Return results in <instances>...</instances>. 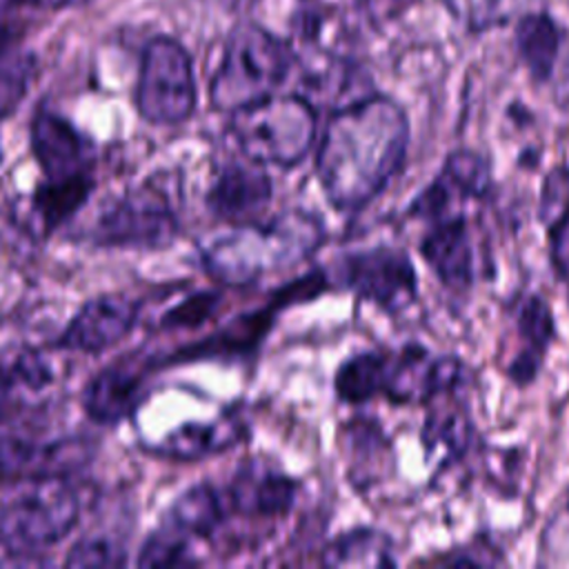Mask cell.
Listing matches in <instances>:
<instances>
[{"instance_id":"d6986e66","label":"cell","mask_w":569,"mask_h":569,"mask_svg":"<svg viewBox=\"0 0 569 569\" xmlns=\"http://www.w3.org/2000/svg\"><path fill=\"white\" fill-rule=\"evenodd\" d=\"M340 445L347 460V478L358 491L387 482L396 471V449L389 433L371 416H353L342 422Z\"/></svg>"},{"instance_id":"30bf717a","label":"cell","mask_w":569,"mask_h":569,"mask_svg":"<svg viewBox=\"0 0 569 569\" xmlns=\"http://www.w3.org/2000/svg\"><path fill=\"white\" fill-rule=\"evenodd\" d=\"M418 256L438 284L456 298L469 296L485 271L491 276V251L480 249V233L467 211L425 224L418 238Z\"/></svg>"},{"instance_id":"2e32d148","label":"cell","mask_w":569,"mask_h":569,"mask_svg":"<svg viewBox=\"0 0 569 569\" xmlns=\"http://www.w3.org/2000/svg\"><path fill=\"white\" fill-rule=\"evenodd\" d=\"M300 482L280 467L251 458L224 487L227 505L244 518L287 516L298 498Z\"/></svg>"},{"instance_id":"f546056e","label":"cell","mask_w":569,"mask_h":569,"mask_svg":"<svg viewBox=\"0 0 569 569\" xmlns=\"http://www.w3.org/2000/svg\"><path fill=\"white\" fill-rule=\"evenodd\" d=\"M33 78V58L16 53L0 64V120L11 116L29 91Z\"/></svg>"},{"instance_id":"7a4b0ae2","label":"cell","mask_w":569,"mask_h":569,"mask_svg":"<svg viewBox=\"0 0 569 569\" xmlns=\"http://www.w3.org/2000/svg\"><path fill=\"white\" fill-rule=\"evenodd\" d=\"M327 240L325 222L302 209H289L269 222L233 224L200 249L207 276L227 287L253 284L267 273L309 260Z\"/></svg>"},{"instance_id":"4fadbf2b","label":"cell","mask_w":569,"mask_h":569,"mask_svg":"<svg viewBox=\"0 0 569 569\" xmlns=\"http://www.w3.org/2000/svg\"><path fill=\"white\" fill-rule=\"evenodd\" d=\"M467 391L469 385L440 391L422 407L420 447L425 460H436L442 471L462 465L482 445Z\"/></svg>"},{"instance_id":"8fae6325","label":"cell","mask_w":569,"mask_h":569,"mask_svg":"<svg viewBox=\"0 0 569 569\" xmlns=\"http://www.w3.org/2000/svg\"><path fill=\"white\" fill-rule=\"evenodd\" d=\"M91 456L82 438L49 440L33 427L11 418L0 420V482H22L42 476H67Z\"/></svg>"},{"instance_id":"52a82bcc","label":"cell","mask_w":569,"mask_h":569,"mask_svg":"<svg viewBox=\"0 0 569 569\" xmlns=\"http://www.w3.org/2000/svg\"><path fill=\"white\" fill-rule=\"evenodd\" d=\"M133 104L144 122L160 127H176L193 116L198 104L196 71L180 40L158 33L144 42Z\"/></svg>"},{"instance_id":"7402d4cb","label":"cell","mask_w":569,"mask_h":569,"mask_svg":"<svg viewBox=\"0 0 569 569\" xmlns=\"http://www.w3.org/2000/svg\"><path fill=\"white\" fill-rule=\"evenodd\" d=\"M565 31L549 11H527L513 24V47L518 62L538 87L553 78Z\"/></svg>"},{"instance_id":"277c9868","label":"cell","mask_w":569,"mask_h":569,"mask_svg":"<svg viewBox=\"0 0 569 569\" xmlns=\"http://www.w3.org/2000/svg\"><path fill=\"white\" fill-rule=\"evenodd\" d=\"M229 116L242 158L258 164L291 169L318 142V109L300 93H276Z\"/></svg>"},{"instance_id":"ac0fdd59","label":"cell","mask_w":569,"mask_h":569,"mask_svg":"<svg viewBox=\"0 0 569 569\" xmlns=\"http://www.w3.org/2000/svg\"><path fill=\"white\" fill-rule=\"evenodd\" d=\"M273 184L262 164L253 160L227 162L207 191V209L231 224L256 222L269 207Z\"/></svg>"},{"instance_id":"ba28073f","label":"cell","mask_w":569,"mask_h":569,"mask_svg":"<svg viewBox=\"0 0 569 569\" xmlns=\"http://www.w3.org/2000/svg\"><path fill=\"white\" fill-rule=\"evenodd\" d=\"M178 233L180 222L167 193L138 184L100 211L87 240L102 249H164Z\"/></svg>"},{"instance_id":"836d02e7","label":"cell","mask_w":569,"mask_h":569,"mask_svg":"<svg viewBox=\"0 0 569 569\" xmlns=\"http://www.w3.org/2000/svg\"><path fill=\"white\" fill-rule=\"evenodd\" d=\"M20 4H36V0H0V16L13 11Z\"/></svg>"},{"instance_id":"d4e9b609","label":"cell","mask_w":569,"mask_h":569,"mask_svg":"<svg viewBox=\"0 0 569 569\" xmlns=\"http://www.w3.org/2000/svg\"><path fill=\"white\" fill-rule=\"evenodd\" d=\"M320 562L325 567H336V569L338 567L382 569V567L398 565V551L389 531L360 525L331 538L320 553Z\"/></svg>"},{"instance_id":"44dd1931","label":"cell","mask_w":569,"mask_h":569,"mask_svg":"<svg viewBox=\"0 0 569 569\" xmlns=\"http://www.w3.org/2000/svg\"><path fill=\"white\" fill-rule=\"evenodd\" d=\"M536 218L547 242V258L556 280L567 289L569 305V162L551 164L538 189Z\"/></svg>"},{"instance_id":"e575fe53","label":"cell","mask_w":569,"mask_h":569,"mask_svg":"<svg viewBox=\"0 0 569 569\" xmlns=\"http://www.w3.org/2000/svg\"><path fill=\"white\" fill-rule=\"evenodd\" d=\"M87 0H36V4H49V7H69V4H82Z\"/></svg>"},{"instance_id":"9c48e42d","label":"cell","mask_w":569,"mask_h":569,"mask_svg":"<svg viewBox=\"0 0 569 569\" xmlns=\"http://www.w3.org/2000/svg\"><path fill=\"white\" fill-rule=\"evenodd\" d=\"M493 196L496 176L491 158L478 149L458 147L442 158L431 180L411 198L405 209V218L427 224L462 213L471 204L482 207L491 202Z\"/></svg>"},{"instance_id":"d6a6232c","label":"cell","mask_w":569,"mask_h":569,"mask_svg":"<svg viewBox=\"0 0 569 569\" xmlns=\"http://www.w3.org/2000/svg\"><path fill=\"white\" fill-rule=\"evenodd\" d=\"M18 53V31L11 24L0 22V64Z\"/></svg>"},{"instance_id":"7c38bea8","label":"cell","mask_w":569,"mask_h":569,"mask_svg":"<svg viewBox=\"0 0 569 569\" xmlns=\"http://www.w3.org/2000/svg\"><path fill=\"white\" fill-rule=\"evenodd\" d=\"M505 311L511 320L516 349L502 362V376L509 385L525 391L540 378L547 356L558 340V322L547 298L531 289H518Z\"/></svg>"},{"instance_id":"4dcf8cb0","label":"cell","mask_w":569,"mask_h":569,"mask_svg":"<svg viewBox=\"0 0 569 569\" xmlns=\"http://www.w3.org/2000/svg\"><path fill=\"white\" fill-rule=\"evenodd\" d=\"M429 565H447V567H485V565H507V558L498 545H493L487 536L465 542L447 553H440L431 560H420Z\"/></svg>"},{"instance_id":"5bb4252c","label":"cell","mask_w":569,"mask_h":569,"mask_svg":"<svg viewBox=\"0 0 569 569\" xmlns=\"http://www.w3.org/2000/svg\"><path fill=\"white\" fill-rule=\"evenodd\" d=\"M140 318V307L127 296L102 293L87 300L69 318L56 340L58 349L80 353H102L124 340Z\"/></svg>"},{"instance_id":"4316f807","label":"cell","mask_w":569,"mask_h":569,"mask_svg":"<svg viewBox=\"0 0 569 569\" xmlns=\"http://www.w3.org/2000/svg\"><path fill=\"white\" fill-rule=\"evenodd\" d=\"M51 382L49 362L31 349L0 360V420L20 411L27 393H38Z\"/></svg>"},{"instance_id":"cb8c5ba5","label":"cell","mask_w":569,"mask_h":569,"mask_svg":"<svg viewBox=\"0 0 569 569\" xmlns=\"http://www.w3.org/2000/svg\"><path fill=\"white\" fill-rule=\"evenodd\" d=\"M227 496L224 489H218L209 482H198L182 491L171 507L167 509L162 522L180 531L184 538L207 540L211 538L227 516Z\"/></svg>"},{"instance_id":"484cf974","label":"cell","mask_w":569,"mask_h":569,"mask_svg":"<svg viewBox=\"0 0 569 569\" xmlns=\"http://www.w3.org/2000/svg\"><path fill=\"white\" fill-rule=\"evenodd\" d=\"M385 347L362 349L347 356L333 373V393L342 405L362 407L382 391Z\"/></svg>"},{"instance_id":"8992f818","label":"cell","mask_w":569,"mask_h":569,"mask_svg":"<svg viewBox=\"0 0 569 569\" xmlns=\"http://www.w3.org/2000/svg\"><path fill=\"white\" fill-rule=\"evenodd\" d=\"M331 289L356 296L389 318H400L420 298V276L407 249L373 244L333 258L325 269Z\"/></svg>"},{"instance_id":"f1b7e54d","label":"cell","mask_w":569,"mask_h":569,"mask_svg":"<svg viewBox=\"0 0 569 569\" xmlns=\"http://www.w3.org/2000/svg\"><path fill=\"white\" fill-rule=\"evenodd\" d=\"M67 567H122L127 565V549L109 536H84L80 538L64 558Z\"/></svg>"},{"instance_id":"83f0119b","label":"cell","mask_w":569,"mask_h":569,"mask_svg":"<svg viewBox=\"0 0 569 569\" xmlns=\"http://www.w3.org/2000/svg\"><path fill=\"white\" fill-rule=\"evenodd\" d=\"M196 562L198 560L191 556V540L164 522L147 536L136 558L138 567H187Z\"/></svg>"},{"instance_id":"3957f363","label":"cell","mask_w":569,"mask_h":569,"mask_svg":"<svg viewBox=\"0 0 569 569\" xmlns=\"http://www.w3.org/2000/svg\"><path fill=\"white\" fill-rule=\"evenodd\" d=\"M293 67L284 40L256 22L236 24L222 47L209 82V102L216 111L233 113L276 96Z\"/></svg>"},{"instance_id":"6da1fadb","label":"cell","mask_w":569,"mask_h":569,"mask_svg":"<svg viewBox=\"0 0 569 569\" xmlns=\"http://www.w3.org/2000/svg\"><path fill=\"white\" fill-rule=\"evenodd\" d=\"M411 144L407 109L369 91L333 111L316 142V178L338 213H360L402 173Z\"/></svg>"},{"instance_id":"1f68e13d","label":"cell","mask_w":569,"mask_h":569,"mask_svg":"<svg viewBox=\"0 0 569 569\" xmlns=\"http://www.w3.org/2000/svg\"><path fill=\"white\" fill-rule=\"evenodd\" d=\"M218 305L216 293H196L182 305L173 307V311H167L160 320V329H173V327H193L202 322Z\"/></svg>"},{"instance_id":"ffe728a7","label":"cell","mask_w":569,"mask_h":569,"mask_svg":"<svg viewBox=\"0 0 569 569\" xmlns=\"http://www.w3.org/2000/svg\"><path fill=\"white\" fill-rule=\"evenodd\" d=\"M249 436V427L240 409H227L209 420H191L169 431L149 453L178 462H196L233 449Z\"/></svg>"},{"instance_id":"5b68a950","label":"cell","mask_w":569,"mask_h":569,"mask_svg":"<svg viewBox=\"0 0 569 569\" xmlns=\"http://www.w3.org/2000/svg\"><path fill=\"white\" fill-rule=\"evenodd\" d=\"M80 518V493L67 476L22 480L0 502V547L9 556H36L67 538Z\"/></svg>"},{"instance_id":"603a6c76","label":"cell","mask_w":569,"mask_h":569,"mask_svg":"<svg viewBox=\"0 0 569 569\" xmlns=\"http://www.w3.org/2000/svg\"><path fill=\"white\" fill-rule=\"evenodd\" d=\"M96 180L91 173L69 178H42L29 198V218L40 236L53 233L89 200Z\"/></svg>"},{"instance_id":"d590c367","label":"cell","mask_w":569,"mask_h":569,"mask_svg":"<svg viewBox=\"0 0 569 569\" xmlns=\"http://www.w3.org/2000/svg\"><path fill=\"white\" fill-rule=\"evenodd\" d=\"M565 511H567V516H569V491H567V502H565Z\"/></svg>"},{"instance_id":"e0dca14e","label":"cell","mask_w":569,"mask_h":569,"mask_svg":"<svg viewBox=\"0 0 569 569\" xmlns=\"http://www.w3.org/2000/svg\"><path fill=\"white\" fill-rule=\"evenodd\" d=\"M29 144L44 178L91 173V142L64 116L47 107H40L31 118Z\"/></svg>"},{"instance_id":"8d00e7d4","label":"cell","mask_w":569,"mask_h":569,"mask_svg":"<svg viewBox=\"0 0 569 569\" xmlns=\"http://www.w3.org/2000/svg\"><path fill=\"white\" fill-rule=\"evenodd\" d=\"M402 2H413V0H402Z\"/></svg>"},{"instance_id":"9a60e30c","label":"cell","mask_w":569,"mask_h":569,"mask_svg":"<svg viewBox=\"0 0 569 569\" xmlns=\"http://www.w3.org/2000/svg\"><path fill=\"white\" fill-rule=\"evenodd\" d=\"M151 353H127L89 378L80 393L84 413L98 425H118L140 400L142 385L151 373Z\"/></svg>"}]
</instances>
